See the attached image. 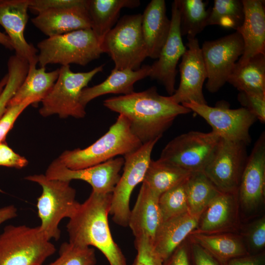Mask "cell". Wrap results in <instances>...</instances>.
<instances>
[{"label":"cell","mask_w":265,"mask_h":265,"mask_svg":"<svg viewBox=\"0 0 265 265\" xmlns=\"http://www.w3.org/2000/svg\"><path fill=\"white\" fill-rule=\"evenodd\" d=\"M227 82L239 92L265 95V54L255 55L242 65H235Z\"/></svg>","instance_id":"cell-28"},{"label":"cell","mask_w":265,"mask_h":265,"mask_svg":"<svg viewBox=\"0 0 265 265\" xmlns=\"http://www.w3.org/2000/svg\"><path fill=\"white\" fill-rule=\"evenodd\" d=\"M158 140L143 144L136 151L124 156L123 172L112 193L109 209L113 221L120 226H128L132 193L142 182L151 160L153 149Z\"/></svg>","instance_id":"cell-10"},{"label":"cell","mask_w":265,"mask_h":265,"mask_svg":"<svg viewBox=\"0 0 265 265\" xmlns=\"http://www.w3.org/2000/svg\"><path fill=\"white\" fill-rule=\"evenodd\" d=\"M182 105L202 117L221 138L250 143L249 130L257 119L245 108L230 109L225 102L215 106L192 101Z\"/></svg>","instance_id":"cell-12"},{"label":"cell","mask_w":265,"mask_h":265,"mask_svg":"<svg viewBox=\"0 0 265 265\" xmlns=\"http://www.w3.org/2000/svg\"><path fill=\"white\" fill-rule=\"evenodd\" d=\"M84 4L47 10L31 19L32 24L48 37L82 29L91 28Z\"/></svg>","instance_id":"cell-20"},{"label":"cell","mask_w":265,"mask_h":265,"mask_svg":"<svg viewBox=\"0 0 265 265\" xmlns=\"http://www.w3.org/2000/svg\"><path fill=\"white\" fill-rule=\"evenodd\" d=\"M38 102L39 101L36 99L29 98L19 104L7 107L0 119V143L5 141L7 133L22 112L29 106Z\"/></svg>","instance_id":"cell-37"},{"label":"cell","mask_w":265,"mask_h":265,"mask_svg":"<svg viewBox=\"0 0 265 265\" xmlns=\"http://www.w3.org/2000/svg\"><path fill=\"white\" fill-rule=\"evenodd\" d=\"M200 217L186 212L162 222L156 233L153 245L163 261L197 228Z\"/></svg>","instance_id":"cell-23"},{"label":"cell","mask_w":265,"mask_h":265,"mask_svg":"<svg viewBox=\"0 0 265 265\" xmlns=\"http://www.w3.org/2000/svg\"><path fill=\"white\" fill-rule=\"evenodd\" d=\"M191 172L168 162L151 160L142 183L160 196L186 180Z\"/></svg>","instance_id":"cell-30"},{"label":"cell","mask_w":265,"mask_h":265,"mask_svg":"<svg viewBox=\"0 0 265 265\" xmlns=\"http://www.w3.org/2000/svg\"><path fill=\"white\" fill-rule=\"evenodd\" d=\"M187 49L182 56L179 65L180 82L177 89L170 96L176 103L194 102L207 104L203 93V85L207 78L201 49L197 38H188Z\"/></svg>","instance_id":"cell-15"},{"label":"cell","mask_w":265,"mask_h":265,"mask_svg":"<svg viewBox=\"0 0 265 265\" xmlns=\"http://www.w3.org/2000/svg\"><path fill=\"white\" fill-rule=\"evenodd\" d=\"M59 68L47 72L46 67L37 68L29 66L26 76L15 95L9 102L8 107L19 104L29 98L41 102L49 93L56 82Z\"/></svg>","instance_id":"cell-26"},{"label":"cell","mask_w":265,"mask_h":265,"mask_svg":"<svg viewBox=\"0 0 265 265\" xmlns=\"http://www.w3.org/2000/svg\"><path fill=\"white\" fill-rule=\"evenodd\" d=\"M29 0H0V25L5 29L15 55L28 62L38 63L37 49L25 39L24 31L28 21Z\"/></svg>","instance_id":"cell-17"},{"label":"cell","mask_w":265,"mask_h":265,"mask_svg":"<svg viewBox=\"0 0 265 265\" xmlns=\"http://www.w3.org/2000/svg\"><path fill=\"white\" fill-rule=\"evenodd\" d=\"M250 249L254 252H258L265 246V218L263 217L253 223L247 235Z\"/></svg>","instance_id":"cell-41"},{"label":"cell","mask_w":265,"mask_h":265,"mask_svg":"<svg viewBox=\"0 0 265 265\" xmlns=\"http://www.w3.org/2000/svg\"><path fill=\"white\" fill-rule=\"evenodd\" d=\"M244 18L241 26L236 31L241 35L243 52L236 65L241 66L257 54H265V1L242 0Z\"/></svg>","instance_id":"cell-19"},{"label":"cell","mask_w":265,"mask_h":265,"mask_svg":"<svg viewBox=\"0 0 265 265\" xmlns=\"http://www.w3.org/2000/svg\"><path fill=\"white\" fill-rule=\"evenodd\" d=\"M171 26L167 38L157 60L151 65L149 77L159 81L171 96L175 91L177 65L186 48L180 31V13L176 0L172 4Z\"/></svg>","instance_id":"cell-16"},{"label":"cell","mask_w":265,"mask_h":265,"mask_svg":"<svg viewBox=\"0 0 265 265\" xmlns=\"http://www.w3.org/2000/svg\"><path fill=\"white\" fill-rule=\"evenodd\" d=\"M142 145L132 132L127 118L119 114L108 131L94 143L84 149L65 151L57 159L69 169H81L102 163L117 156H125Z\"/></svg>","instance_id":"cell-3"},{"label":"cell","mask_w":265,"mask_h":265,"mask_svg":"<svg viewBox=\"0 0 265 265\" xmlns=\"http://www.w3.org/2000/svg\"><path fill=\"white\" fill-rule=\"evenodd\" d=\"M124 163V158L119 157L87 168L72 170L65 167L57 159L49 165L45 175L51 179L83 181L90 185L93 191L112 193L120 178L119 172Z\"/></svg>","instance_id":"cell-14"},{"label":"cell","mask_w":265,"mask_h":265,"mask_svg":"<svg viewBox=\"0 0 265 265\" xmlns=\"http://www.w3.org/2000/svg\"><path fill=\"white\" fill-rule=\"evenodd\" d=\"M220 138L212 131H190L182 134L166 144L159 159L191 173L203 171Z\"/></svg>","instance_id":"cell-9"},{"label":"cell","mask_w":265,"mask_h":265,"mask_svg":"<svg viewBox=\"0 0 265 265\" xmlns=\"http://www.w3.org/2000/svg\"><path fill=\"white\" fill-rule=\"evenodd\" d=\"M246 146L220 138L203 171L220 192H237L248 158Z\"/></svg>","instance_id":"cell-11"},{"label":"cell","mask_w":265,"mask_h":265,"mask_svg":"<svg viewBox=\"0 0 265 265\" xmlns=\"http://www.w3.org/2000/svg\"><path fill=\"white\" fill-rule=\"evenodd\" d=\"M191 257L194 265H221L212 255L195 242L191 245Z\"/></svg>","instance_id":"cell-43"},{"label":"cell","mask_w":265,"mask_h":265,"mask_svg":"<svg viewBox=\"0 0 265 265\" xmlns=\"http://www.w3.org/2000/svg\"><path fill=\"white\" fill-rule=\"evenodd\" d=\"M142 14L126 15L120 19L100 43L118 70H136L148 57L142 28Z\"/></svg>","instance_id":"cell-7"},{"label":"cell","mask_w":265,"mask_h":265,"mask_svg":"<svg viewBox=\"0 0 265 265\" xmlns=\"http://www.w3.org/2000/svg\"><path fill=\"white\" fill-rule=\"evenodd\" d=\"M7 83L0 95V119L7 110L10 100L25 79V74L17 69L8 71Z\"/></svg>","instance_id":"cell-38"},{"label":"cell","mask_w":265,"mask_h":265,"mask_svg":"<svg viewBox=\"0 0 265 265\" xmlns=\"http://www.w3.org/2000/svg\"><path fill=\"white\" fill-rule=\"evenodd\" d=\"M25 179L42 187V192L37 203L41 220L39 226L49 240H58L60 221L64 218H70L80 204L76 200V190L69 181L51 179L44 174L29 175Z\"/></svg>","instance_id":"cell-4"},{"label":"cell","mask_w":265,"mask_h":265,"mask_svg":"<svg viewBox=\"0 0 265 265\" xmlns=\"http://www.w3.org/2000/svg\"><path fill=\"white\" fill-rule=\"evenodd\" d=\"M134 246L137 254L132 265H163V260L148 236L143 235L135 237Z\"/></svg>","instance_id":"cell-36"},{"label":"cell","mask_w":265,"mask_h":265,"mask_svg":"<svg viewBox=\"0 0 265 265\" xmlns=\"http://www.w3.org/2000/svg\"><path fill=\"white\" fill-rule=\"evenodd\" d=\"M86 0H29V9L37 14L44 11L84 4Z\"/></svg>","instance_id":"cell-40"},{"label":"cell","mask_w":265,"mask_h":265,"mask_svg":"<svg viewBox=\"0 0 265 265\" xmlns=\"http://www.w3.org/2000/svg\"><path fill=\"white\" fill-rule=\"evenodd\" d=\"M244 7L240 0H215L210 14L207 26L219 25L237 30L242 25Z\"/></svg>","instance_id":"cell-33"},{"label":"cell","mask_w":265,"mask_h":265,"mask_svg":"<svg viewBox=\"0 0 265 265\" xmlns=\"http://www.w3.org/2000/svg\"><path fill=\"white\" fill-rule=\"evenodd\" d=\"M55 252L39 226L9 225L0 235V265H42Z\"/></svg>","instance_id":"cell-6"},{"label":"cell","mask_w":265,"mask_h":265,"mask_svg":"<svg viewBox=\"0 0 265 265\" xmlns=\"http://www.w3.org/2000/svg\"><path fill=\"white\" fill-rule=\"evenodd\" d=\"M96 263L94 248L64 242L60 246L59 257L49 265H95Z\"/></svg>","instance_id":"cell-35"},{"label":"cell","mask_w":265,"mask_h":265,"mask_svg":"<svg viewBox=\"0 0 265 265\" xmlns=\"http://www.w3.org/2000/svg\"><path fill=\"white\" fill-rule=\"evenodd\" d=\"M171 20L166 15L165 1L152 0L142 14L141 28L148 57L157 59L168 36Z\"/></svg>","instance_id":"cell-22"},{"label":"cell","mask_w":265,"mask_h":265,"mask_svg":"<svg viewBox=\"0 0 265 265\" xmlns=\"http://www.w3.org/2000/svg\"><path fill=\"white\" fill-rule=\"evenodd\" d=\"M226 265H265L263 253L247 255L230 260Z\"/></svg>","instance_id":"cell-45"},{"label":"cell","mask_w":265,"mask_h":265,"mask_svg":"<svg viewBox=\"0 0 265 265\" xmlns=\"http://www.w3.org/2000/svg\"><path fill=\"white\" fill-rule=\"evenodd\" d=\"M27 164V160L15 153L5 141L0 143V166L21 169Z\"/></svg>","instance_id":"cell-42"},{"label":"cell","mask_w":265,"mask_h":265,"mask_svg":"<svg viewBox=\"0 0 265 265\" xmlns=\"http://www.w3.org/2000/svg\"><path fill=\"white\" fill-rule=\"evenodd\" d=\"M17 210L14 205L0 208V225L17 216Z\"/></svg>","instance_id":"cell-46"},{"label":"cell","mask_w":265,"mask_h":265,"mask_svg":"<svg viewBox=\"0 0 265 265\" xmlns=\"http://www.w3.org/2000/svg\"><path fill=\"white\" fill-rule=\"evenodd\" d=\"M188 212L200 216L220 192L203 171L192 172L185 183Z\"/></svg>","instance_id":"cell-31"},{"label":"cell","mask_w":265,"mask_h":265,"mask_svg":"<svg viewBox=\"0 0 265 265\" xmlns=\"http://www.w3.org/2000/svg\"><path fill=\"white\" fill-rule=\"evenodd\" d=\"M0 44L5 48L13 50L12 45L8 36L0 31Z\"/></svg>","instance_id":"cell-47"},{"label":"cell","mask_w":265,"mask_h":265,"mask_svg":"<svg viewBox=\"0 0 265 265\" xmlns=\"http://www.w3.org/2000/svg\"><path fill=\"white\" fill-rule=\"evenodd\" d=\"M111 198L112 193L92 191L89 197L80 204L67 225L69 242L96 247L109 265H128L125 255L112 237L108 224Z\"/></svg>","instance_id":"cell-2"},{"label":"cell","mask_w":265,"mask_h":265,"mask_svg":"<svg viewBox=\"0 0 265 265\" xmlns=\"http://www.w3.org/2000/svg\"><path fill=\"white\" fill-rule=\"evenodd\" d=\"M235 194L220 192L201 214L197 232L212 233L228 226L236 213Z\"/></svg>","instance_id":"cell-27"},{"label":"cell","mask_w":265,"mask_h":265,"mask_svg":"<svg viewBox=\"0 0 265 265\" xmlns=\"http://www.w3.org/2000/svg\"><path fill=\"white\" fill-rule=\"evenodd\" d=\"M192 237L194 242L208 252L221 265H226L230 260L248 254L241 239L235 236L195 232Z\"/></svg>","instance_id":"cell-29"},{"label":"cell","mask_w":265,"mask_h":265,"mask_svg":"<svg viewBox=\"0 0 265 265\" xmlns=\"http://www.w3.org/2000/svg\"><path fill=\"white\" fill-rule=\"evenodd\" d=\"M186 180L167 190L159 196V204L163 221L189 212L185 190Z\"/></svg>","instance_id":"cell-34"},{"label":"cell","mask_w":265,"mask_h":265,"mask_svg":"<svg viewBox=\"0 0 265 265\" xmlns=\"http://www.w3.org/2000/svg\"><path fill=\"white\" fill-rule=\"evenodd\" d=\"M151 65H145L136 70H118L114 68L102 82L84 88L80 95V102L84 107L92 100L107 94L127 95L134 92V84L149 77Z\"/></svg>","instance_id":"cell-24"},{"label":"cell","mask_w":265,"mask_h":265,"mask_svg":"<svg viewBox=\"0 0 265 265\" xmlns=\"http://www.w3.org/2000/svg\"><path fill=\"white\" fill-rule=\"evenodd\" d=\"M180 13V27L182 36L187 39L196 38L207 26L210 10L202 0H176Z\"/></svg>","instance_id":"cell-32"},{"label":"cell","mask_w":265,"mask_h":265,"mask_svg":"<svg viewBox=\"0 0 265 265\" xmlns=\"http://www.w3.org/2000/svg\"><path fill=\"white\" fill-rule=\"evenodd\" d=\"M159 197L146 184L142 183L128 222V226L135 237L144 235L154 241L156 233L163 222L159 204Z\"/></svg>","instance_id":"cell-21"},{"label":"cell","mask_w":265,"mask_h":265,"mask_svg":"<svg viewBox=\"0 0 265 265\" xmlns=\"http://www.w3.org/2000/svg\"><path fill=\"white\" fill-rule=\"evenodd\" d=\"M140 3L139 0H87L91 29L100 43L117 23L122 8H135Z\"/></svg>","instance_id":"cell-25"},{"label":"cell","mask_w":265,"mask_h":265,"mask_svg":"<svg viewBox=\"0 0 265 265\" xmlns=\"http://www.w3.org/2000/svg\"><path fill=\"white\" fill-rule=\"evenodd\" d=\"M104 66L86 72H74L69 65L61 66L53 87L41 101L40 115L47 117L57 114L62 118H83L86 111L80 102L81 93L93 78L103 71Z\"/></svg>","instance_id":"cell-8"},{"label":"cell","mask_w":265,"mask_h":265,"mask_svg":"<svg viewBox=\"0 0 265 265\" xmlns=\"http://www.w3.org/2000/svg\"><path fill=\"white\" fill-rule=\"evenodd\" d=\"M40 67L49 64L85 66L103 53L100 43L91 28L73 31L48 37L37 45Z\"/></svg>","instance_id":"cell-5"},{"label":"cell","mask_w":265,"mask_h":265,"mask_svg":"<svg viewBox=\"0 0 265 265\" xmlns=\"http://www.w3.org/2000/svg\"><path fill=\"white\" fill-rule=\"evenodd\" d=\"M163 265H190L186 247L180 245L165 261Z\"/></svg>","instance_id":"cell-44"},{"label":"cell","mask_w":265,"mask_h":265,"mask_svg":"<svg viewBox=\"0 0 265 265\" xmlns=\"http://www.w3.org/2000/svg\"><path fill=\"white\" fill-rule=\"evenodd\" d=\"M201 49L207 74L206 88L211 93L216 92L227 82L242 54V37L236 31L218 39L205 41Z\"/></svg>","instance_id":"cell-13"},{"label":"cell","mask_w":265,"mask_h":265,"mask_svg":"<svg viewBox=\"0 0 265 265\" xmlns=\"http://www.w3.org/2000/svg\"><path fill=\"white\" fill-rule=\"evenodd\" d=\"M104 105L127 118L132 132L142 144L159 140L177 117L191 111L170 96L159 95L155 86L106 99Z\"/></svg>","instance_id":"cell-1"},{"label":"cell","mask_w":265,"mask_h":265,"mask_svg":"<svg viewBox=\"0 0 265 265\" xmlns=\"http://www.w3.org/2000/svg\"><path fill=\"white\" fill-rule=\"evenodd\" d=\"M238 100L243 107L253 114L262 123L265 122V95L239 92Z\"/></svg>","instance_id":"cell-39"},{"label":"cell","mask_w":265,"mask_h":265,"mask_svg":"<svg viewBox=\"0 0 265 265\" xmlns=\"http://www.w3.org/2000/svg\"><path fill=\"white\" fill-rule=\"evenodd\" d=\"M265 188V133L256 141L246 160L237 190L242 205L253 210L263 202Z\"/></svg>","instance_id":"cell-18"},{"label":"cell","mask_w":265,"mask_h":265,"mask_svg":"<svg viewBox=\"0 0 265 265\" xmlns=\"http://www.w3.org/2000/svg\"><path fill=\"white\" fill-rule=\"evenodd\" d=\"M8 80V75L6 74L0 80V95L4 88Z\"/></svg>","instance_id":"cell-48"}]
</instances>
